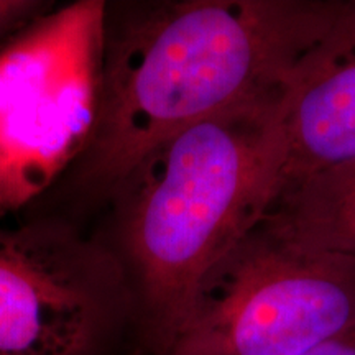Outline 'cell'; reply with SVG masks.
<instances>
[{
  "label": "cell",
  "mask_w": 355,
  "mask_h": 355,
  "mask_svg": "<svg viewBox=\"0 0 355 355\" xmlns=\"http://www.w3.org/2000/svg\"><path fill=\"white\" fill-rule=\"evenodd\" d=\"M282 91L163 141L105 202L110 229L99 237L121 261L135 329L153 355L188 316L207 272L268 209Z\"/></svg>",
  "instance_id": "7a4b0ae2"
},
{
  "label": "cell",
  "mask_w": 355,
  "mask_h": 355,
  "mask_svg": "<svg viewBox=\"0 0 355 355\" xmlns=\"http://www.w3.org/2000/svg\"><path fill=\"white\" fill-rule=\"evenodd\" d=\"M336 8L306 0L107 3L99 109L64 176L71 194L105 204L163 141L282 91Z\"/></svg>",
  "instance_id": "6da1fadb"
},
{
  "label": "cell",
  "mask_w": 355,
  "mask_h": 355,
  "mask_svg": "<svg viewBox=\"0 0 355 355\" xmlns=\"http://www.w3.org/2000/svg\"><path fill=\"white\" fill-rule=\"evenodd\" d=\"M135 327L123 268L61 216L0 225V355H107Z\"/></svg>",
  "instance_id": "5b68a950"
},
{
  "label": "cell",
  "mask_w": 355,
  "mask_h": 355,
  "mask_svg": "<svg viewBox=\"0 0 355 355\" xmlns=\"http://www.w3.org/2000/svg\"><path fill=\"white\" fill-rule=\"evenodd\" d=\"M298 355H355V327Z\"/></svg>",
  "instance_id": "9c48e42d"
},
{
  "label": "cell",
  "mask_w": 355,
  "mask_h": 355,
  "mask_svg": "<svg viewBox=\"0 0 355 355\" xmlns=\"http://www.w3.org/2000/svg\"><path fill=\"white\" fill-rule=\"evenodd\" d=\"M107 2L50 8L0 46V217L37 201L86 150L99 109Z\"/></svg>",
  "instance_id": "3957f363"
},
{
  "label": "cell",
  "mask_w": 355,
  "mask_h": 355,
  "mask_svg": "<svg viewBox=\"0 0 355 355\" xmlns=\"http://www.w3.org/2000/svg\"><path fill=\"white\" fill-rule=\"evenodd\" d=\"M260 225L295 247L355 260V162L288 186Z\"/></svg>",
  "instance_id": "52a82bcc"
},
{
  "label": "cell",
  "mask_w": 355,
  "mask_h": 355,
  "mask_svg": "<svg viewBox=\"0 0 355 355\" xmlns=\"http://www.w3.org/2000/svg\"><path fill=\"white\" fill-rule=\"evenodd\" d=\"M355 327V260L257 225L204 277L159 355H298Z\"/></svg>",
  "instance_id": "277c9868"
},
{
  "label": "cell",
  "mask_w": 355,
  "mask_h": 355,
  "mask_svg": "<svg viewBox=\"0 0 355 355\" xmlns=\"http://www.w3.org/2000/svg\"><path fill=\"white\" fill-rule=\"evenodd\" d=\"M30 0H0V46L50 8Z\"/></svg>",
  "instance_id": "ba28073f"
},
{
  "label": "cell",
  "mask_w": 355,
  "mask_h": 355,
  "mask_svg": "<svg viewBox=\"0 0 355 355\" xmlns=\"http://www.w3.org/2000/svg\"><path fill=\"white\" fill-rule=\"evenodd\" d=\"M278 130L270 204L288 186L355 162V2H337L291 71L278 101Z\"/></svg>",
  "instance_id": "8992f818"
}]
</instances>
